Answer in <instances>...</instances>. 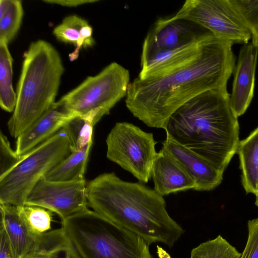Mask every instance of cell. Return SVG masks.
Returning <instances> with one entry per match:
<instances>
[{
    "mask_svg": "<svg viewBox=\"0 0 258 258\" xmlns=\"http://www.w3.org/2000/svg\"><path fill=\"white\" fill-rule=\"evenodd\" d=\"M61 224L78 258H153L150 243L94 210L87 208Z\"/></svg>",
    "mask_w": 258,
    "mask_h": 258,
    "instance_id": "cell-5",
    "label": "cell"
},
{
    "mask_svg": "<svg viewBox=\"0 0 258 258\" xmlns=\"http://www.w3.org/2000/svg\"><path fill=\"white\" fill-rule=\"evenodd\" d=\"M154 189L163 197L172 193L194 189V180L168 152L161 149L157 153L151 173Z\"/></svg>",
    "mask_w": 258,
    "mask_h": 258,
    "instance_id": "cell-16",
    "label": "cell"
},
{
    "mask_svg": "<svg viewBox=\"0 0 258 258\" xmlns=\"http://www.w3.org/2000/svg\"><path fill=\"white\" fill-rule=\"evenodd\" d=\"M52 34L57 40L75 47L70 54L72 60L77 58L81 49L91 47L95 44L92 27L86 19L77 15L66 17L53 29Z\"/></svg>",
    "mask_w": 258,
    "mask_h": 258,
    "instance_id": "cell-18",
    "label": "cell"
},
{
    "mask_svg": "<svg viewBox=\"0 0 258 258\" xmlns=\"http://www.w3.org/2000/svg\"><path fill=\"white\" fill-rule=\"evenodd\" d=\"M64 71L61 57L50 43L32 42L24 54L16 104L7 123L11 136L17 138L56 102Z\"/></svg>",
    "mask_w": 258,
    "mask_h": 258,
    "instance_id": "cell-4",
    "label": "cell"
},
{
    "mask_svg": "<svg viewBox=\"0 0 258 258\" xmlns=\"http://www.w3.org/2000/svg\"><path fill=\"white\" fill-rule=\"evenodd\" d=\"M257 56L258 45L252 42L240 50L230 95V106L237 117L245 113L253 98Z\"/></svg>",
    "mask_w": 258,
    "mask_h": 258,
    "instance_id": "cell-14",
    "label": "cell"
},
{
    "mask_svg": "<svg viewBox=\"0 0 258 258\" xmlns=\"http://www.w3.org/2000/svg\"><path fill=\"white\" fill-rule=\"evenodd\" d=\"M213 36L209 30L190 20L174 16L160 18L149 29L143 44L141 54L182 48Z\"/></svg>",
    "mask_w": 258,
    "mask_h": 258,
    "instance_id": "cell-12",
    "label": "cell"
},
{
    "mask_svg": "<svg viewBox=\"0 0 258 258\" xmlns=\"http://www.w3.org/2000/svg\"><path fill=\"white\" fill-rule=\"evenodd\" d=\"M236 154L239 156L243 188L247 194L254 195L258 182V126L239 141Z\"/></svg>",
    "mask_w": 258,
    "mask_h": 258,
    "instance_id": "cell-19",
    "label": "cell"
},
{
    "mask_svg": "<svg viewBox=\"0 0 258 258\" xmlns=\"http://www.w3.org/2000/svg\"><path fill=\"white\" fill-rule=\"evenodd\" d=\"M99 117L94 112L77 115L63 127L70 138L73 151L93 144V127L100 120Z\"/></svg>",
    "mask_w": 258,
    "mask_h": 258,
    "instance_id": "cell-22",
    "label": "cell"
},
{
    "mask_svg": "<svg viewBox=\"0 0 258 258\" xmlns=\"http://www.w3.org/2000/svg\"><path fill=\"white\" fill-rule=\"evenodd\" d=\"M248 237L241 258H258V217L247 222Z\"/></svg>",
    "mask_w": 258,
    "mask_h": 258,
    "instance_id": "cell-28",
    "label": "cell"
},
{
    "mask_svg": "<svg viewBox=\"0 0 258 258\" xmlns=\"http://www.w3.org/2000/svg\"><path fill=\"white\" fill-rule=\"evenodd\" d=\"M162 149L168 152L181 165L194 180L197 191H209L218 186L223 172L192 151L179 144L166 134Z\"/></svg>",
    "mask_w": 258,
    "mask_h": 258,
    "instance_id": "cell-15",
    "label": "cell"
},
{
    "mask_svg": "<svg viewBox=\"0 0 258 258\" xmlns=\"http://www.w3.org/2000/svg\"><path fill=\"white\" fill-rule=\"evenodd\" d=\"M78 115L72 112L60 99L20 135L16 142L15 152L22 156L46 141Z\"/></svg>",
    "mask_w": 258,
    "mask_h": 258,
    "instance_id": "cell-13",
    "label": "cell"
},
{
    "mask_svg": "<svg viewBox=\"0 0 258 258\" xmlns=\"http://www.w3.org/2000/svg\"><path fill=\"white\" fill-rule=\"evenodd\" d=\"M106 157L132 174L142 183L151 177L157 154L153 135L133 124L116 123L107 135Z\"/></svg>",
    "mask_w": 258,
    "mask_h": 258,
    "instance_id": "cell-8",
    "label": "cell"
},
{
    "mask_svg": "<svg viewBox=\"0 0 258 258\" xmlns=\"http://www.w3.org/2000/svg\"><path fill=\"white\" fill-rule=\"evenodd\" d=\"M209 39L182 48L141 54V70L138 77L141 79L156 78L185 64L199 54Z\"/></svg>",
    "mask_w": 258,
    "mask_h": 258,
    "instance_id": "cell-17",
    "label": "cell"
},
{
    "mask_svg": "<svg viewBox=\"0 0 258 258\" xmlns=\"http://www.w3.org/2000/svg\"><path fill=\"white\" fill-rule=\"evenodd\" d=\"M73 152L63 127L25 154L0 176V204L23 206L30 191L43 177Z\"/></svg>",
    "mask_w": 258,
    "mask_h": 258,
    "instance_id": "cell-6",
    "label": "cell"
},
{
    "mask_svg": "<svg viewBox=\"0 0 258 258\" xmlns=\"http://www.w3.org/2000/svg\"><path fill=\"white\" fill-rule=\"evenodd\" d=\"M258 45V0H229Z\"/></svg>",
    "mask_w": 258,
    "mask_h": 258,
    "instance_id": "cell-26",
    "label": "cell"
},
{
    "mask_svg": "<svg viewBox=\"0 0 258 258\" xmlns=\"http://www.w3.org/2000/svg\"><path fill=\"white\" fill-rule=\"evenodd\" d=\"M18 208L22 218L33 232L41 234L51 230L52 212L35 206L24 205Z\"/></svg>",
    "mask_w": 258,
    "mask_h": 258,
    "instance_id": "cell-25",
    "label": "cell"
},
{
    "mask_svg": "<svg viewBox=\"0 0 258 258\" xmlns=\"http://www.w3.org/2000/svg\"><path fill=\"white\" fill-rule=\"evenodd\" d=\"M21 156L12 148L7 136L0 133V176L4 175L19 162Z\"/></svg>",
    "mask_w": 258,
    "mask_h": 258,
    "instance_id": "cell-27",
    "label": "cell"
},
{
    "mask_svg": "<svg viewBox=\"0 0 258 258\" xmlns=\"http://www.w3.org/2000/svg\"><path fill=\"white\" fill-rule=\"evenodd\" d=\"M92 144L74 151L55 166L44 177L50 181H70L84 179Z\"/></svg>",
    "mask_w": 258,
    "mask_h": 258,
    "instance_id": "cell-20",
    "label": "cell"
},
{
    "mask_svg": "<svg viewBox=\"0 0 258 258\" xmlns=\"http://www.w3.org/2000/svg\"><path fill=\"white\" fill-rule=\"evenodd\" d=\"M254 195L255 196V205L258 207V182L256 186V191Z\"/></svg>",
    "mask_w": 258,
    "mask_h": 258,
    "instance_id": "cell-33",
    "label": "cell"
},
{
    "mask_svg": "<svg viewBox=\"0 0 258 258\" xmlns=\"http://www.w3.org/2000/svg\"><path fill=\"white\" fill-rule=\"evenodd\" d=\"M85 178L54 181L42 177L30 191L25 205L45 208L57 214L61 221L87 208Z\"/></svg>",
    "mask_w": 258,
    "mask_h": 258,
    "instance_id": "cell-11",
    "label": "cell"
},
{
    "mask_svg": "<svg viewBox=\"0 0 258 258\" xmlns=\"http://www.w3.org/2000/svg\"><path fill=\"white\" fill-rule=\"evenodd\" d=\"M0 227L5 231L15 258H34L66 246L62 228L44 233L31 230L22 218L18 206L0 204Z\"/></svg>",
    "mask_w": 258,
    "mask_h": 258,
    "instance_id": "cell-10",
    "label": "cell"
},
{
    "mask_svg": "<svg viewBox=\"0 0 258 258\" xmlns=\"http://www.w3.org/2000/svg\"><path fill=\"white\" fill-rule=\"evenodd\" d=\"M174 16L192 21L233 44H247L251 38L229 0H187Z\"/></svg>",
    "mask_w": 258,
    "mask_h": 258,
    "instance_id": "cell-9",
    "label": "cell"
},
{
    "mask_svg": "<svg viewBox=\"0 0 258 258\" xmlns=\"http://www.w3.org/2000/svg\"><path fill=\"white\" fill-rule=\"evenodd\" d=\"M130 80L128 70L113 62L97 75L88 77L60 99L78 115L96 112L102 117L126 96Z\"/></svg>",
    "mask_w": 258,
    "mask_h": 258,
    "instance_id": "cell-7",
    "label": "cell"
},
{
    "mask_svg": "<svg viewBox=\"0 0 258 258\" xmlns=\"http://www.w3.org/2000/svg\"><path fill=\"white\" fill-rule=\"evenodd\" d=\"M0 258H15L5 230L0 227Z\"/></svg>",
    "mask_w": 258,
    "mask_h": 258,
    "instance_id": "cell-29",
    "label": "cell"
},
{
    "mask_svg": "<svg viewBox=\"0 0 258 258\" xmlns=\"http://www.w3.org/2000/svg\"><path fill=\"white\" fill-rule=\"evenodd\" d=\"M232 45L213 36L185 64L156 78H136L128 87L126 107L148 126L165 130L170 116L190 99L209 90H227L235 68Z\"/></svg>",
    "mask_w": 258,
    "mask_h": 258,
    "instance_id": "cell-1",
    "label": "cell"
},
{
    "mask_svg": "<svg viewBox=\"0 0 258 258\" xmlns=\"http://www.w3.org/2000/svg\"><path fill=\"white\" fill-rule=\"evenodd\" d=\"M241 253L219 235L194 248L189 258H241Z\"/></svg>",
    "mask_w": 258,
    "mask_h": 258,
    "instance_id": "cell-23",
    "label": "cell"
},
{
    "mask_svg": "<svg viewBox=\"0 0 258 258\" xmlns=\"http://www.w3.org/2000/svg\"><path fill=\"white\" fill-rule=\"evenodd\" d=\"M227 90H209L190 99L169 118L173 140L224 172L239 142V126Z\"/></svg>",
    "mask_w": 258,
    "mask_h": 258,
    "instance_id": "cell-3",
    "label": "cell"
},
{
    "mask_svg": "<svg viewBox=\"0 0 258 258\" xmlns=\"http://www.w3.org/2000/svg\"><path fill=\"white\" fill-rule=\"evenodd\" d=\"M10 0H1L0 1V17L3 16L7 10Z\"/></svg>",
    "mask_w": 258,
    "mask_h": 258,
    "instance_id": "cell-32",
    "label": "cell"
},
{
    "mask_svg": "<svg viewBox=\"0 0 258 258\" xmlns=\"http://www.w3.org/2000/svg\"><path fill=\"white\" fill-rule=\"evenodd\" d=\"M17 95L13 86V58L8 44L0 41V106L8 112H13Z\"/></svg>",
    "mask_w": 258,
    "mask_h": 258,
    "instance_id": "cell-21",
    "label": "cell"
},
{
    "mask_svg": "<svg viewBox=\"0 0 258 258\" xmlns=\"http://www.w3.org/2000/svg\"><path fill=\"white\" fill-rule=\"evenodd\" d=\"M24 16L22 2L10 0L9 5L0 17V41L9 44L17 35Z\"/></svg>",
    "mask_w": 258,
    "mask_h": 258,
    "instance_id": "cell-24",
    "label": "cell"
},
{
    "mask_svg": "<svg viewBox=\"0 0 258 258\" xmlns=\"http://www.w3.org/2000/svg\"><path fill=\"white\" fill-rule=\"evenodd\" d=\"M69 243V242H68ZM34 258H78L69 243L68 245L59 248L55 251L45 254L37 256Z\"/></svg>",
    "mask_w": 258,
    "mask_h": 258,
    "instance_id": "cell-30",
    "label": "cell"
},
{
    "mask_svg": "<svg viewBox=\"0 0 258 258\" xmlns=\"http://www.w3.org/2000/svg\"><path fill=\"white\" fill-rule=\"evenodd\" d=\"M43 2L55 4L67 7H76L82 5L93 3L97 2L96 0H44Z\"/></svg>",
    "mask_w": 258,
    "mask_h": 258,
    "instance_id": "cell-31",
    "label": "cell"
},
{
    "mask_svg": "<svg viewBox=\"0 0 258 258\" xmlns=\"http://www.w3.org/2000/svg\"><path fill=\"white\" fill-rule=\"evenodd\" d=\"M86 190L93 210L150 244L159 242L171 248L184 233L167 212L163 197L142 183L107 172L89 181Z\"/></svg>",
    "mask_w": 258,
    "mask_h": 258,
    "instance_id": "cell-2",
    "label": "cell"
}]
</instances>
